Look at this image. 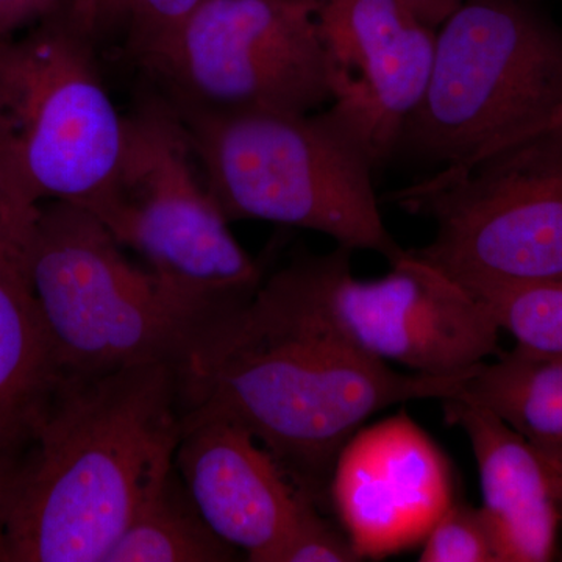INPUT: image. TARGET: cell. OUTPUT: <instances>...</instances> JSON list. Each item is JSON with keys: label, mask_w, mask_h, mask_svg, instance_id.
<instances>
[{"label": "cell", "mask_w": 562, "mask_h": 562, "mask_svg": "<svg viewBox=\"0 0 562 562\" xmlns=\"http://www.w3.org/2000/svg\"><path fill=\"white\" fill-rule=\"evenodd\" d=\"M238 553L211 530L173 468L111 547L105 562H231Z\"/></svg>", "instance_id": "17"}, {"label": "cell", "mask_w": 562, "mask_h": 562, "mask_svg": "<svg viewBox=\"0 0 562 562\" xmlns=\"http://www.w3.org/2000/svg\"><path fill=\"white\" fill-rule=\"evenodd\" d=\"M349 247L312 255L333 324L369 357L414 373L468 376L502 353V328L486 302L412 250L380 279L351 272Z\"/></svg>", "instance_id": "10"}, {"label": "cell", "mask_w": 562, "mask_h": 562, "mask_svg": "<svg viewBox=\"0 0 562 562\" xmlns=\"http://www.w3.org/2000/svg\"><path fill=\"white\" fill-rule=\"evenodd\" d=\"M72 0H0V41L13 38L44 22L61 20Z\"/></svg>", "instance_id": "22"}, {"label": "cell", "mask_w": 562, "mask_h": 562, "mask_svg": "<svg viewBox=\"0 0 562 562\" xmlns=\"http://www.w3.org/2000/svg\"><path fill=\"white\" fill-rule=\"evenodd\" d=\"M561 128L560 29L528 0H464L392 157L468 169Z\"/></svg>", "instance_id": "5"}, {"label": "cell", "mask_w": 562, "mask_h": 562, "mask_svg": "<svg viewBox=\"0 0 562 562\" xmlns=\"http://www.w3.org/2000/svg\"><path fill=\"white\" fill-rule=\"evenodd\" d=\"M468 376L403 373L358 349L325 312L312 255L265 276L181 366L187 412L243 425L317 506H328L336 458L369 417L453 397Z\"/></svg>", "instance_id": "1"}, {"label": "cell", "mask_w": 562, "mask_h": 562, "mask_svg": "<svg viewBox=\"0 0 562 562\" xmlns=\"http://www.w3.org/2000/svg\"><path fill=\"white\" fill-rule=\"evenodd\" d=\"M201 0H127L124 27L128 52L147 70L154 68Z\"/></svg>", "instance_id": "20"}, {"label": "cell", "mask_w": 562, "mask_h": 562, "mask_svg": "<svg viewBox=\"0 0 562 562\" xmlns=\"http://www.w3.org/2000/svg\"><path fill=\"white\" fill-rule=\"evenodd\" d=\"M24 236L14 227L0 202V268L24 273Z\"/></svg>", "instance_id": "24"}, {"label": "cell", "mask_w": 562, "mask_h": 562, "mask_svg": "<svg viewBox=\"0 0 562 562\" xmlns=\"http://www.w3.org/2000/svg\"><path fill=\"white\" fill-rule=\"evenodd\" d=\"M362 561L341 527L321 516L319 506L308 503L290 530L266 557L265 562H358Z\"/></svg>", "instance_id": "21"}, {"label": "cell", "mask_w": 562, "mask_h": 562, "mask_svg": "<svg viewBox=\"0 0 562 562\" xmlns=\"http://www.w3.org/2000/svg\"><path fill=\"white\" fill-rule=\"evenodd\" d=\"M95 47L65 18L0 41V202L24 239L40 205L90 210L116 172L125 114Z\"/></svg>", "instance_id": "6"}, {"label": "cell", "mask_w": 562, "mask_h": 562, "mask_svg": "<svg viewBox=\"0 0 562 562\" xmlns=\"http://www.w3.org/2000/svg\"><path fill=\"white\" fill-rule=\"evenodd\" d=\"M514 349L535 357H562V281L516 288L482 297Z\"/></svg>", "instance_id": "18"}, {"label": "cell", "mask_w": 562, "mask_h": 562, "mask_svg": "<svg viewBox=\"0 0 562 562\" xmlns=\"http://www.w3.org/2000/svg\"><path fill=\"white\" fill-rule=\"evenodd\" d=\"M172 102V101H171ZM228 221H268L330 236L394 265L406 255L384 225L368 131L333 102L321 113L216 111L172 102Z\"/></svg>", "instance_id": "3"}, {"label": "cell", "mask_w": 562, "mask_h": 562, "mask_svg": "<svg viewBox=\"0 0 562 562\" xmlns=\"http://www.w3.org/2000/svg\"><path fill=\"white\" fill-rule=\"evenodd\" d=\"M61 382L27 279L0 268V458L20 468Z\"/></svg>", "instance_id": "15"}, {"label": "cell", "mask_w": 562, "mask_h": 562, "mask_svg": "<svg viewBox=\"0 0 562 562\" xmlns=\"http://www.w3.org/2000/svg\"><path fill=\"white\" fill-rule=\"evenodd\" d=\"M176 469L211 530L250 562H265L314 503L250 431L217 414H184Z\"/></svg>", "instance_id": "13"}, {"label": "cell", "mask_w": 562, "mask_h": 562, "mask_svg": "<svg viewBox=\"0 0 562 562\" xmlns=\"http://www.w3.org/2000/svg\"><path fill=\"white\" fill-rule=\"evenodd\" d=\"M333 61V102L371 135L380 165L427 90L436 31L398 0H317Z\"/></svg>", "instance_id": "12"}, {"label": "cell", "mask_w": 562, "mask_h": 562, "mask_svg": "<svg viewBox=\"0 0 562 562\" xmlns=\"http://www.w3.org/2000/svg\"><path fill=\"white\" fill-rule=\"evenodd\" d=\"M18 465L0 458V562H5V532Z\"/></svg>", "instance_id": "26"}, {"label": "cell", "mask_w": 562, "mask_h": 562, "mask_svg": "<svg viewBox=\"0 0 562 562\" xmlns=\"http://www.w3.org/2000/svg\"><path fill=\"white\" fill-rule=\"evenodd\" d=\"M454 498L449 460L405 409L351 436L328 490L361 560L422 546Z\"/></svg>", "instance_id": "11"}, {"label": "cell", "mask_w": 562, "mask_h": 562, "mask_svg": "<svg viewBox=\"0 0 562 562\" xmlns=\"http://www.w3.org/2000/svg\"><path fill=\"white\" fill-rule=\"evenodd\" d=\"M181 368L63 379L14 480L5 562H105L176 468Z\"/></svg>", "instance_id": "2"}, {"label": "cell", "mask_w": 562, "mask_h": 562, "mask_svg": "<svg viewBox=\"0 0 562 562\" xmlns=\"http://www.w3.org/2000/svg\"><path fill=\"white\" fill-rule=\"evenodd\" d=\"M24 273L63 379L147 362L181 368L222 314L238 306L194 297L135 265L94 214L68 202L40 205Z\"/></svg>", "instance_id": "4"}, {"label": "cell", "mask_w": 562, "mask_h": 562, "mask_svg": "<svg viewBox=\"0 0 562 562\" xmlns=\"http://www.w3.org/2000/svg\"><path fill=\"white\" fill-rule=\"evenodd\" d=\"M428 27L438 31L460 9L464 0H398Z\"/></svg>", "instance_id": "25"}, {"label": "cell", "mask_w": 562, "mask_h": 562, "mask_svg": "<svg viewBox=\"0 0 562 562\" xmlns=\"http://www.w3.org/2000/svg\"><path fill=\"white\" fill-rule=\"evenodd\" d=\"M390 201L435 222V238L413 254L476 297L562 281V128L439 169Z\"/></svg>", "instance_id": "8"}, {"label": "cell", "mask_w": 562, "mask_h": 562, "mask_svg": "<svg viewBox=\"0 0 562 562\" xmlns=\"http://www.w3.org/2000/svg\"><path fill=\"white\" fill-rule=\"evenodd\" d=\"M127 0H72L65 20L98 46L103 36L124 25Z\"/></svg>", "instance_id": "23"}, {"label": "cell", "mask_w": 562, "mask_h": 562, "mask_svg": "<svg viewBox=\"0 0 562 562\" xmlns=\"http://www.w3.org/2000/svg\"><path fill=\"white\" fill-rule=\"evenodd\" d=\"M90 213L124 249L194 297L239 305L265 268L228 228L171 99L150 92L125 114L116 172Z\"/></svg>", "instance_id": "7"}, {"label": "cell", "mask_w": 562, "mask_h": 562, "mask_svg": "<svg viewBox=\"0 0 562 562\" xmlns=\"http://www.w3.org/2000/svg\"><path fill=\"white\" fill-rule=\"evenodd\" d=\"M453 397L484 406L562 471V357L513 349L483 362Z\"/></svg>", "instance_id": "16"}, {"label": "cell", "mask_w": 562, "mask_h": 562, "mask_svg": "<svg viewBox=\"0 0 562 562\" xmlns=\"http://www.w3.org/2000/svg\"><path fill=\"white\" fill-rule=\"evenodd\" d=\"M420 562H498L482 508L454 498L422 542Z\"/></svg>", "instance_id": "19"}, {"label": "cell", "mask_w": 562, "mask_h": 562, "mask_svg": "<svg viewBox=\"0 0 562 562\" xmlns=\"http://www.w3.org/2000/svg\"><path fill=\"white\" fill-rule=\"evenodd\" d=\"M317 0H201L149 70L180 105L308 114L335 98Z\"/></svg>", "instance_id": "9"}, {"label": "cell", "mask_w": 562, "mask_h": 562, "mask_svg": "<svg viewBox=\"0 0 562 562\" xmlns=\"http://www.w3.org/2000/svg\"><path fill=\"white\" fill-rule=\"evenodd\" d=\"M561 560H562V557H561Z\"/></svg>", "instance_id": "27"}, {"label": "cell", "mask_w": 562, "mask_h": 562, "mask_svg": "<svg viewBox=\"0 0 562 562\" xmlns=\"http://www.w3.org/2000/svg\"><path fill=\"white\" fill-rule=\"evenodd\" d=\"M443 417L464 430L479 465L484 514L498 562H547L562 520V471L484 406L443 398Z\"/></svg>", "instance_id": "14"}]
</instances>
